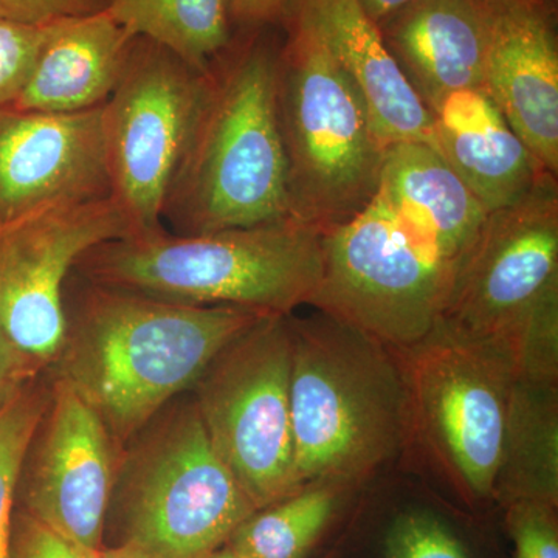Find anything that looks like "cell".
<instances>
[{
  "label": "cell",
  "mask_w": 558,
  "mask_h": 558,
  "mask_svg": "<svg viewBox=\"0 0 558 558\" xmlns=\"http://www.w3.org/2000/svg\"><path fill=\"white\" fill-rule=\"evenodd\" d=\"M49 400L50 389L32 379L0 410V558H10L17 484Z\"/></svg>",
  "instance_id": "cb8c5ba5"
},
{
  "label": "cell",
  "mask_w": 558,
  "mask_h": 558,
  "mask_svg": "<svg viewBox=\"0 0 558 558\" xmlns=\"http://www.w3.org/2000/svg\"><path fill=\"white\" fill-rule=\"evenodd\" d=\"M281 44L271 28L238 33L209 65L207 94L163 208L171 233L293 219L278 116Z\"/></svg>",
  "instance_id": "7a4b0ae2"
},
{
  "label": "cell",
  "mask_w": 558,
  "mask_h": 558,
  "mask_svg": "<svg viewBox=\"0 0 558 558\" xmlns=\"http://www.w3.org/2000/svg\"><path fill=\"white\" fill-rule=\"evenodd\" d=\"M341 484L314 483L255 510L227 546L244 558H304L339 508Z\"/></svg>",
  "instance_id": "603a6c76"
},
{
  "label": "cell",
  "mask_w": 558,
  "mask_h": 558,
  "mask_svg": "<svg viewBox=\"0 0 558 558\" xmlns=\"http://www.w3.org/2000/svg\"><path fill=\"white\" fill-rule=\"evenodd\" d=\"M483 89L549 174L558 172L556 0H483Z\"/></svg>",
  "instance_id": "9a60e30c"
},
{
  "label": "cell",
  "mask_w": 558,
  "mask_h": 558,
  "mask_svg": "<svg viewBox=\"0 0 558 558\" xmlns=\"http://www.w3.org/2000/svg\"><path fill=\"white\" fill-rule=\"evenodd\" d=\"M319 39L357 87L374 132L385 148L402 142H428L432 116L385 46L360 0H295Z\"/></svg>",
  "instance_id": "ac0fdd59"
},
{
  "label": "cell",
  "mask_w": 558,
  "mask_h": 558,
  "mask_svg": "<svg viewBox=\"0 0 558 558\" xmlns=\"http://www.w3.org/2000/svg\"><path fill=\"white\" fill-rule=\"evenodd\" d=\"M116 440L68 381L50 400L17 484V509L87 548L102 549L116 484Z\"/></svg>",
  "instance_id": "4fadbf2b"
},
{
  "label": "cell",
  "mask_w": 558,
  "mask_h": 558,
  "mask_svg": "<svg viewBox=\"0 0 558 558\" xmlns=\"http://www.w3.org/2000/svg\"><path fill=\"white\" fill-rule=\"evenodd\" d=\"M385 558H470L461 539L427 510L400 513L385 535Z\"/></svg>",
  "instance_id": "484cf974"
},
{
  "label": "cell",
  "mask_w": 558,
  "mask_h": 558,
  "mask_svg": "<svg viewBox=\"0 0 558 558\" xmlns=\"http://www.w3.org/2000/svg\"><path fill=\"white\" fill-rule=\"evenodd\" d=\"M134 38L106 9L61 20L11 108L43 113L100 108L119 84Z\"/></svg>",
  "instance_id": "d6986e66"
},
{
  "label": "cell",
  "mask_w": 558,
  "mask_h": 558,
  "mask_svg": "<svg viewBox=\"0 0 558 558\" xmlns=\"http://www.w3.org/2000/svg\"><path fill=\"white\" fill-rule=\"evenodd\" d=\"M64 307L57 379L97 411L116 444L134 439L263 317L98 284L75 270L65 286Z\"/></svg>",
  "instance_id": "6da1fadb"
},
{
  "label": "cell",
  "mask_w": 558,
  "mask_h": 558,
  "mask_svg": "<svg viewBox=\"0 0 558 558\" xmlns=\"http://www.w3.org/2000/svg\"><path fill=\"white\" fill-rule=\"evenodd\" d=\"M106 9V0H0V20L44 25Z\"/></svg>",
  "instance_id": "f546056e"
},
{
  "label": "cell",
  "mask_w": 558,
  "mask_h": 558,
  "mask_svg": "<svg viewBox=\"0 0 558 558\" xmlns=\"http://www.w3.org/2000/svg\"><path fill=\"white\" fill-rule=\"evenodd\" d=\"M290 413L299 487L369 478L409 446L395 349L315 310L289 315Z\"/></svg>",
  "instance_id": "3957f363"
},
{
  "label": "cell",
  "mask_w": 558,
  "mask_h": 558,
  "mask_svg": "<svg viewBox=\"0 0 558 558\" xmlns=\"http://www.w3.org/2000/svg\"><path fill=\"white\" fill-rule=\"evenodd\" d=\"M102 557L105 558H159L153 556V554L146 553V550L137 548V546L126 545V543H120V545L110 546V548H102Z\"/></svg>",
  "instance_id": "836d02e7"
},
{
  "label": "cell",
  "mask_w": 558,
  "mask_h": 558,
  "mask_svg": "<svg viewBox=\"0 0 558 558\" xmlns=\"http://www.w3.org/2000/svg\"><path fill=\"white\" fill-rule=\"evenodd\" d=\"M428 112L429 145L487 213L520 201L549 174L483 87L451 92Z\"/></svg>",
  "instance_id": "e0dca14e"
},
{
  "label": "cell",
  "mask_w": 558,
  "mask_h": 558,
  "mask_svg": "<svg viewBox=\"0 0 558 558\" xmlns=\"http://www.w3.org/2000/svg\"><path fill=\"white\" fill-rule=\"evenodd\" d=\"M558 286L557 175L487 213L459 260L440 322L506 352L532 307Z\"/></svg>",
  "instance_id": "8fae6325"
},
{
  "label": "cell",
  "mask_w": 558,
  "mask_h": 558,
  "mask_svg": "<svg viewBox=\"0 0 558 558\" xmlns=\"http://www.w3.org/2000/svg\"><path fill=\"white\" fill-rule=\"evenodd\" d=\"M131 234L112 197L0 226V332L39 368L53 363L76 264L97 245Z\"/></svg>",
  "instance_id": "7c38bea8"
},
{
  "label": "cell",
  "mask_w": 558,
  "mask_h": 558,
  "mask_svg": "<svg viewBox=\"0 0 558 558\" xmlns=\"http://www.w3.org/2000/svg\"><path fill=\"white\" fill-rule=\"evenodd\" d=\"M376 196L435 247L453 274L487 216L464 180L428 142L388 146Z\"/></svg>",
  "instance_id": "ffe728a7"
},
{
  "label": "cell",
  "mask_w": 558,
  "mask_h": 558,
  "mask_svg": "<svg viewBox=\"0 0 558 558\" xmlns=\"http://www.w3.org/2000/svg\"><path fill=\"white\" fill-rule=\"evenodd\" d=\"M322 279L311 307L395 351L435 328L453 269L380 197L323 231Z\"/></svg>",
  "instance_id": "ba28073f"
},
{
  "label": "cell",
  "mask_w": 558,
  "mask_h": 558,
  "mask_svg": "<svg viewBox=\"0 0 558 558\" xmlns=\"http://www.w3.org/2000/svg\"><path fill=\"white\" fill-rule=\"evenodd\" d=\"M117 469L120 543L159 558H208L255 512L213 447L196 402L161 411Z\"/></svg>",
  "instance_id": "8992f818"
},
{
  "label": "cell",
  "mask_w": 558,
  "mask_h": 558,
  "mask_svg": "<svg viewBox=\"0 0 558 558\" xmlns=\"http://www.w3.org/2000/svg\"><path fill=\"white\" fill-rule=\"evenodd\" d=\"M492 499L557 508L558 385L513 381Z\"/></svg>",
  "instance_id": "44dd1931"
},
{
  "label": "cell",
  "mask_w": 558,
  "mask_h": 558,
  "mask_svg": "<svg viewBox=\"0 0 558 558\" xmlns=\"http://www.w3.org/2000/svg\"><path fill=\"white\" fill-rule=\"evenodd\" d=\"M208 87L154 40L135 36L116 90L105 105L110 197L132 234L163 229V208Z\"/></svg>",
  "instance_id": "30bf717a"
},
{
  "label": "cell",
  "mask_w": 558,
  "mask_h": 558,
  "mask_svg": "<svg viewBox=\"0 0 558 558\" xmlns=\"http://www.w3.org/2000/svg\"><path fill=\"white\" fill-rule=\"evenodd\" d=\"M39 369L0 332V410Z\"/></svg>",
  "instance_id": "1f68e13d"
},
{
  "label": "cell",
  "mask_w": 558,
  "mask_h": 558,
  "mask_svg": "<svg viewBox=\"0 0 558 558\" xmlns=\"http://www.w3.org/2000/svg\"><path fill=\"white\" fill-rule=\"evenodd\" d=\"M106 197L105 105L78 113L0 108V226Z\"/></svg>",
  "instance_id": "5bb4252c"
},
{
  "label": "cell",
  "mask_w": 558,
  "mask_h": 558,
  "mask_svg": "<svg viewBox=\"0 0 558 558\" xmlns=\"http://www.w3.org/2000/svg\"><path fill=\"white\" fill-rule=\"evenodd\" d=\"M506 354L515 379L558 385V286L520 323L510 337Z\"/></svg>",
  "instance_id": "d4e9b609"
},
{
  "label": "cell",
  "mask_w": 558,
  "mask_h": 558,
  "mask_svg": "<svg viewBox=\"0 0 558 558\" xmlns=\"http://www.w3.org/2000/svg\"><path fill=\"white\" fill-rule=\"evenodd\" d=\"M322 241L323 230L296 219L191 236L163 227L97 245L75 271L157 299L290 315L317 292Z\"/></svg>",
  "instance_id": "277c9868"
},
{
  "label": "cell",
  "mask_w": 558,
  "mask_h": 558,
  "mask_svg": "<svg viewBox=\"0 0 558 558\" xmlns=\"http://www.w3.org/2000/svg\"><path fill=\"white\" fill-rule=\"evenodd\" d=\"M208 558H244L240 556V554L234 553L233 549L229 548V546H222V548L216 550L215 554H211Z\"/></svg>",
  "instance_id": "e575fe53"
},
{
  "label": "cell",
  "mask_w": 558,
  "mask_h": 558,
  "mask_svg": "<svg viewBox=\"0 0 558 558\" xmlns=\"http://www.w3.org/2000/svg\"><path fill=\"white\" fill-rule=\"evenodd\" d=\"M60 21L25 25L0 20V108H11L16 102L39 51Z\"/></svg>",
  "instance_id": "4316f807"
},
{
  "label": "cell",
  "mask_w": 558,
  "mask_h": 558,
  "mask_svg": "<svg viewBox=\"0 0 558 558\" xmlns=\"http://www.w3.org/2000/svg\"><path fill=\"white\" fill-rule=\"evenodd\" d=\"M377 25L392 60L428 110L451 92L484 86L483 0H413Z\"/></svg>",
  "instance_id": "2e32d148"
},
{
  "label": "cell",
  "mask_w": 558,
  "mask_h": 558,
  "mask_svg": "<svg viewBox=\"0 0 558 558\" xmlns=\"http://www.w3.org/2000/svg\"><path fill=\"white\" fill-rule=\"evenodd\" d=\"M410 2H413V0H360L363 10L376 24H380L381 21L387 20L396 11L409 5Z\"/></svg>",
  "instance_id": "d6a6232c"
},
{
  "label": "cell",
  "mask_w": 558,
  "mask_h": 558,
  "mask_svg": "<svg viewBox=\"0 0 558 558\" xmlns=\"http://www.w3.org/2000/svg\"><path fill=\"white\" fill-rule=\"evenodd\" d=\"M289 315H263L194 385L213 447L255 509L299 490L290 413Z\"/></svg>",
  "instance_id": "9c48e42d"
},
{
  "label": "cell",
  "mask_w": 558,
  "mask_h": 558,
  "mask_svg": "<svg viewBox=\"0 0 558 558\" xmlns=\"http://www.w3.org/2000/svg\"><path fill=\"white\" fill-rule=\"evenodd\" d=\"M278 116L293 219L332 229L379 190L385 148L357 87L300 10L282 25Z\"/></svg>",
  "instance_id": "5b68a950"
},
{
  "label": "cell",
  "mask_w": 558,
  "mask_h": 558,
  "mask_svg": "<svg viewBox=\"0 0 558 558\" xmlns=\"http://www.w3.org/2000/svg\"><path fill=\"white\" fill-rule=\"evenodd\" d=\"M106 11L199 72H208L233 39L226 0H106Z\"/></svg>",
  "instance_id": "7402d4cb"
},
{
  "label": "cell",
  "mask_w": 558,
  "mask_h": 558,
  "mask_svg": "<svg viewBox=\"0 0 558 558\" xmlns=\"http://www.w3.org/2000/svg\"><path fill=\"white\" fill-rule=\"evenodd\" d=\"M295 0H226L231 31L255 32L282 27Z\"/></svg>",
  "instance_id": "4dcf8cb0"
},
{
  "label": "cell",
  "mask_w": 558,
  "mask_h": 558,
  "mask_svg": "<svg viewBox=\"0 0 558 558\" xmlns=\"http://www.w3.org/2000/svg\"><path fill=\"white\" fill-rule=\"evenodd\" d=\"M409 409V442L417 440L468 501L494 497L515 373L509 355L444 322L396 351Z\"/></svg>",
  "instance_id": "52a82bcc"
},
{
  "label": "cell",
  "mask_w": 558,
  "mask_h": 558,
  "mask_svg": "<svg viewBox=\"0 0 558 558\" xmlns=\"http://www.w3.org/2000/svg\"><path fill=\"white\" fill-rule=\"evenodd\" d=\"M10 558H105L102 549L87 548L14 509Z\"/></svg>",
  "instance_id": "f1b7e54d"
},
{
  "label": "cell",
  "mask_w": 558,
  "mask_h": 558,
  "mask_svg": "<svg viewBox=\"0 0 558 558\" xmlns=\"http://www.w3.org/2000/svg\"><path fill=\"white\" fill-rule=\"evenodd\" d=\"M505 509L506 526L515 545V558H558L556 506L519 501Z\"/></svg>",
  "instance_id": "83f0119b"
}]
</instances>
